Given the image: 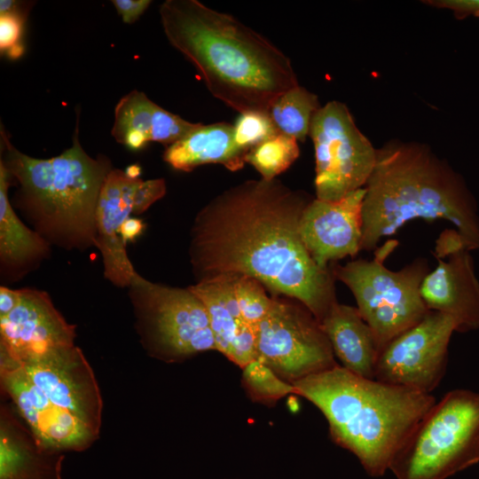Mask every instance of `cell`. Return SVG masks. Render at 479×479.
<instances>
[{
	"label": "cell",
	"instance_id": "d6a6232c",
	"mask_svg": "<svg viewBox=\"0 0 479 479\" xmlns=\"http://www.w3.org/2000/svg\"><path fill=\"white\" fill-rule=\"evenodd\" d=\"M431 4L452 10L459 17L479 16V0H440Z\"/></svg>",
	"mask_w": 479,
	"mask_h": 479
},
{
	"label": "cell",
	"instance_id": "603a6c76",
	"mask_svg": "<svg viewBox=\"0 0 479 479\" xmlns=\"http://www.w3.org/2000/svg\"><path fill=\"white\" fill-rule=\"evenodd\" d=\"M235 276L218 275L188 287L203 302L216 350L226 357L240 326L245 322L235 296Z\"/></svg>",
	"mask_w": 479,
	"mask_h": 479
},
{
	"label": "cell",
	"instance_id": "d6986e66",
	"mask_svg": "<svg viewBox=\"0 0 479 479\" xmlns=\"http://www.w3.org/2000/svg\"><path fill=\"white\" fill-rule=\"evenodd\" d=\"M12 181L0 161V280L8 287L39 269L51 257L52 249L12 207L8 195Z\"/></svg>",
	"mask_w": 479,
	"mask_h": 479
},
{
	"label": "cell",
	"instance_id": "4dcf8cb0",
	"mask_svg": "<svg viewBox=\"0 0 479 479\" xmlns=\"http://www.w3.org/2000/svg\"><path fill=\"white\" fill-rule=\"evenodd\" d=\"M167 192L163 178L140 180L135 194V215L147 210L155 201L161 199Z\"/></svg>",
	"mask_w": 479,
	"mask_h": 479
},
{
	"label": "cell",
	"instance_id": "484cf974",
	"mask_svg": "<svg viewBox=\"0 0 479 479\" xmlns=\"http://www.w3.org/2000/svg\"><path fill=\"white\" fill-rule=\"evenodd\" d=\"M241 370L242 387L255 403L271 406L287 396L295 395L292 383L282 380L270 367L256 359Z\"/></svg>",
	"mask_w": 479,
	"mask_h": 479
},
{
	"label": "cell",
	"instance_id": "8fae6325",
	"mask_svg": "<svg viewBox=\"0 0 479 479\" xmlns=\"http://www.w3.org/2000/svg\"><path fill=\"white\" fill-rule=\"evenodd\" d=\"M454 332L456 324L451 317L429 310L419 323L381 349L374 379L431 394L446 371L448 347Z\"/></svg>",
	"mask_w": 479,
	"mask_h": 479
},
{
	"label": "cell",
	"instance_id": "d590c367",
	"mask_svg": "<svg viewBox=\"0 0 479 479\" xmlns=\"http://www.w3.org/2000/svg\"><path fill=\"white\" fill-rule=\"evenodd\" d=\"M34 3L32 1L1 0L0 14L16 13L28 17Z\"/></svg>",
	"mask_w": 479,
	"mask_h": 479
},
{
	"label": "cell",
	"instance_id": "5b68a950",
	"mask_svg": "<svg viewBox=\"0 0 479 479\" xmlns=\"http://www.w3.org/2000/svg\"><path fill=\"white\" fill-rule=\"evenodd\" d=\"M295 395L325 416L332 440L381 476L408 436L436 404L431 394L357 375L342 365L293 383Z\"/></svg>",
	"mask_w": 479,
	"mask_h": 479
},
{
	"label": "cell",
	"instance_id": "3957f363",
	"mask_svg": "<svg viewBox=\"0 0 479 479\" xmlns=\"http://www.w3.org/2000/svg\"><path fill=\"white\" fill-rule=\"evenodd\" d=\"M365 189L361 250H375L415 219L448 221L467 248H479L475 199L461 175L428 145L398 139L383 145Z\"/></svg>",
	"mask_w": 479,
	"mask_h": 479
},
{
	"label": "cell",
	"instance_id": "f546056e",
	"mask_svg": "<svg viewBox=\"0 0 479 479\" xmlns=\"http://www.w3.org/2000/svg\"><path fill=\"white\" fill-rule=\"evenodd\" d=\"M256 329L244 322L239 328L229 350L227 358L240 368L256 358Z\"/></svg>",
	"mask_w": 479,
	"mask_h": 479
},
{
	"label": "cell",
	"instance_id": "ba28073f",
	"mask_svg": "<svg viewBox=\"0 0 479 479\" xmlns=\"http://www.w3.org/2000/svg\"><path fill=\"white\" fill-rule=\"evenodd\" d=\"M128 295L140 342L153 357L177 362L216 350L206 308L189 287L155 283L137 271Z\"/></svg>",
	"mask_w": 479,
	"mask_h": 479
},
{
	"label": "cell",
	"instance_id": "4316f807",
	"mask_svg": "<svg viewBox=\"0 0 479 479\" xmlns=\"http://www.w3.org/2000/svg\"><path fill=\"white\" fill-rule=\"evenodd\" d=\"M263 286L249 276H235L234 292L241 317L252 326H256L266 316L273 302Z\"/></svg>",
	"mask_w": 479,
	"mask_h": 479
},
{
	"label": "cell",
	"instance_id": "52a82bcc",
	"mask_svg": "<svg viewBox=\"0 0 479 479\" xmlns=\"http://www.w3.org/2000/svg\"><path fill=\"white\" fill-rule=\"evenodd\" d=\"M397 247V240H389L376 248L371 260L357 259L331 268L334 278L351 291L381 350L429 311L420 295L421 283L430 271L428 260L419 257L398 271L389 270L384 263Z\"/></svg>",
	"mask_w": 479,
	"mask_h": 479
},
{
	"label": "cell",
	"instance_id": "e575fe53",
	"mask_svg": "<svg viewBox=\"0 0 479 479\" xmlns=\"http://www.w3.org/2000/svg\"><path fill=\"white\" fill-rule=\"evenodd\" d=\"M145 224L139 218L130 216L121 226L119 234L125 245L136 240L144 231Z\"/></svg>",
	"mask_w": 479,
	"mask_h": 479
},
{
	"label": "cell",
	"instance_id": "277c9868",
	"mask_svg": "<svg viewBox=\"0 0 479 479\" xmlns=\"http://www.w3.org/2000/svg\"><path fill=\"white\" fill-rule=\"evenodd\" d=\"M79 121L77 109L71 146L46 159L17 149L1 124L0 161L17 183L11 202L27 225L52 247L82 252L95 247L98 202L114 167L106 155L86 153Z\"/></svg>",
	"mask_w": 479,
	"mask_h": 479
},
{
	"label": "cell",
	"instance_id": "f1b7e54d",
	"mask_svg": "<svg viewBox=\"0 0 479 479\" xmlns=\"http://www.w3.org/2000/svg\"><path fill=\"white\" fill-rule=\"evenodd\" d=\"M27 17L16 13L0 14V51L10 59L24 53L22 35Z\"/></svg>",
	"mask_w": 479,
	"mask_h": 479
},
{
	"label": "cell",
	"instance_id": "8992f818",
	"mask_svg": "<svg viewBox=\"0 0 479 479\" xmlns=\"http://www.w3.org/2000/svg\"><path fill=\"white\" fill-rule=\"evenodd\" d=\"M479 462V394L454 389L430 408L391 460L397 479H447Z\"/></svg>",
	"mask_w": 479,
	"mask_h": 479
},
{
	"label": "cell",
	"instance_id": "2e32d148",
	"mask_svg": "<svg viewBox=\"0 0 479 479\" xmlns=\"http://www.w3.org/2000/svg\"><path fill=\"white\" fill-rule=\"evenodd\" d=\"M365 194L364 187L336 201L316 198L304 208L301 238L320 268L329 269V263L354 257L361 250Z\"/></svg>",
	"mask_w": 479,
	"mask_h": 479
},
{
	"label": "cell",
	"instance_id": "9c48e42d",
	"mask_svg": "<svg viewBox=\"0 0 479 479\" xmlns=\"http://www.w3.org/2000/svg\"><path fill=\"white\" fill-rule=\"evenodd\" d=\"M316 198L336 201L364 188L374 169L377 149L360 131L346 105L330 101L311 121Z\"/></svg>",
	"mask_w": 479,
	"mask_h": 479
},
{
	"label": "cell",
	"instance_id": "e0dca14e",
	"mask_svg": "<svg viewBox=\"0 0 479 479\" xmlns=\"http://www.w3.org/2000/svg\"><path fill=\"white\" fill-rule=\"evenodd\" d=\"M140 180L127 169L114 168L98 202L95 247L102 257L104 278L119 288H128L137 272L119 231L135 212V194Z\"/></svg>",
	"mask_w": 479,
	"mask_h": 479
},
{
	"label": "cell",
	"instance_id": "ac0fdd59",
	"mask_svg": "<svg viewBox=\"0 0 479 479\" xmlns=\"http://www.w3.org/2000/svg\"><path fill=\"white\" fill-rule=\"evenodd\" d=\"M199 125L162 108L144 92L133 90L121 98L114 107L111 135L119 144L137 151L150 141L170 145Z\"/></svg>",
	"mask_w": 479,
	"mask_h": 479
},
{
	"label": "cell",
	"instance_id": "7a4b0ae2",
	"mask_svg": "<svg viewBox=\"0 0 479 479\" xmlns=\"http://www.w3.org/2000/svg\"><path fill=\"white\" fill-rule=\"evenodd\" d=\"M169 43L190 61L213 97L240 113L268 112L299 85L290 59L233 16L198 0H166L159 7Z\"/></svg>",
	"mask_w": 479,
	"mask_h": 479
},
{
	"label": "cell",
	"instance_id": "1f68e13d",
	"mask_svg": "<svg viewBox=\"0 0 479 479\" xmlns=\"http://www.w3.org/2000/svg\"><path fill=\"white\" fill-rule=\"evenodd\" d=\"M118 14L126 24H132L147 10L151 0H112Z\"/></svg>",
	"mask_w": 479,
	"mask_h": 479
},
{
	"label": "cell",
	"instance_id": "4fadbf2b",
	"mask_svg": "<svg viewBox=\"0 0 479 479\" xmlns=\"http://www.w3.org/2000/svg\"><path fill=\"white\" fill-rule=\"evenodd\" d=\"M17 365L51 403L99 433L101 394L94 373L80 348L73 345L56 349Z\"/></svg>",
	"mask_w": 479,
	"mask_h": 479
},
{
	"label": "cell",
	"instance_id": "d4e9b609",
	"mask_svg": "<svg viewBox=\"0 0 479 479\" xmlns=\"http://www.w3.org/2000/svg\"><path fill=\"white\" fill-rule=\"evenodd\" d=\"M299 154L298 141L278 133L252 148L247 154L246 162L251 164L263 179L272 180L287 170Z\"/></svg>",
	"mask_w": 479,
	"mask_h": 479
},
{
	"label": "cell",
	"instance_id": "83f0119b",
	"mask_svg": "<svg viewBox=\"0 0 479 479\" xmlns=\"http://www.w3.org/2000/svg\"><path fill=\"white\" fill-rule=\"evenodd\" d=\"M232 127L234 141L247 152L279 133L268 112L263 111L240 113Z\"/></svg>",
	"mask_w": 479,
	"mask_h": 479
},
{
	"label": "cell",
	"instance_id": "44dd1931",
	"mask_svg": "<svg viewBox=\"0 0 479 479\" xmlns=\"http://www.w3.org/2000/svg\"><path fill=\"white\" fill-rule=\"evenodd\" d=\"M319 325L342 367L361 377L374 379L381 349L357 307L336 302Z\"/></svg>",
	"mask_w": 479,
	"mask_h": 479
},
{
	"label": "cell",
	"instance_id": "9a60e30c",
	"mask_svg": "<svg viewBox=\"0 0 479 479\" xmlns=\"http://www.w3.org/2000/svg\"><path fill=\"white\" fill-rule=\"evenodd\" d=\"M0 379L3 391L15 404L35 440L43 446L59 452H81L98 438V433L51 403L19 365L0 359Z\"/></svg>",
	"mask_w": 479,
	"mask_h": 479
},
{
	"label": "cell",
	"instance_id": "6da1fadb",
	"mask_svg": "<svg viewBox=\"0 0 479 479\" xmlns=\"http://www.w3.org/2000/svg\"><path fill=\"white\" fill-rule=\"evenodd\" d=\"M310 200L276 178L245 181L216 196L192 228L189 255L198 281L249 276L296 299L319 322L337 300L332 269L320 268L301 238Z\"/></svg>",
	"mask_w": 479,
	"mask_h": 479
},
{
	"label": "cell",
	"instance_id": "7402d4cb",
	"mask_svg": "<svg viewBox=\"0 0 479 479\" xmlns=\"http://www.w3.org/2000/svg\"><path fill=\"white\" fill-rule=\"evenodd\" d=\"M247 153L234 141L232 124L200 123L183 138L168 145L162 158L173 169L185 172L208 163L238 170L244 166Z\"/></svg>",
	"mask_w": 479,
	"mask_h": 479
},
{
	"label": "cell",
	"instance_id": "7c38bea8",
	"mask_svg": "<svg viewBox=\"0 0 479 479\" xmlns=\"http://www.w3.org/2000/svg\"><path fill=\"white\" fill-rule=\"evenodd\" d=\"M433 255L436 266L420 286L426 306L451 317L456 332L479 328V281L470 250L456 230H445L436 240Z\"/></svg>",
	"mask_w": 479,
	"mask_h": 479
},
{
	"label": "cell",
	"instance_id": "30bf717a",
	"mask_svg": "<svg viewBox=\"0 0 479 479\" xmlns=\"http://www.w3.org/2000/svg\"><path fill=\"white\" fill-rule=\"evenodd\" d=\"M255 329V359L289 383L338 365L319 322L301 302L273 300Z\"/></svg>",
	"mask_w": 479,
	"mask_h": 479
},
{
	"label": "cell",
	"instance_id": "cb8c5ba5",
	"mask_svg": "<svg viewBox=\"0 0 479 479\" xmlns=\"http://www.w3.org/2000/svg\"><path fill=\"white\" fill-rule=\"evenodd\" d=\"M320 107L316 94L297 85L279 96L268 114L279 133L303 142L310 135L313 116Z\"/></svg>",
	"mask_w": 479,
	"mask_h": 479
},
{
	"label": "cell",
	"instance_id": "836d02e7",
	"mask_svg": "<svg viewBox=\"0 0 479 479\" xmlns=\"http://www.w3.org/2000/svg\"><path fill=\"white\" fill-rule=\"evenodd\" d=\"M20 288L13 289L8 286H0V318L8 315L20 301Z\"/></svg>",
	"mask_w": 479,
	"mask_h": 479
},
{
	"label": "cell",
	"instance_id": "5bb4252c",
	"mask_svg": "<svg viewBox=\"0 0 479 479\" xmlns=\"http://www.w3.org/2000/svg\"><path fill=\"white\" fill-rule=\"evenodd\" d=\"M20 293L17 306L0 318V358L21 364L75 345L76 326L67 321L46 291L22 287Z\"/></svg>",
	"mask_w": 479,
	"mask_h": 479
},
{
	"label": "cell",
	"instance_id": "ffe728a7",
	"mask_svg": "<svg viewBox=\"0 0 479 479\" xmlns=\"http://www.w3.org/2000/svg\"><path fill=\"white\" fill-rule=\"evenodd\" d=\"M62 452L40 444L6 406L1 408L0 479H61Z\"/></svg>",
	"mask_w": 479,
	"mask_h": 479
}]
</instances>
